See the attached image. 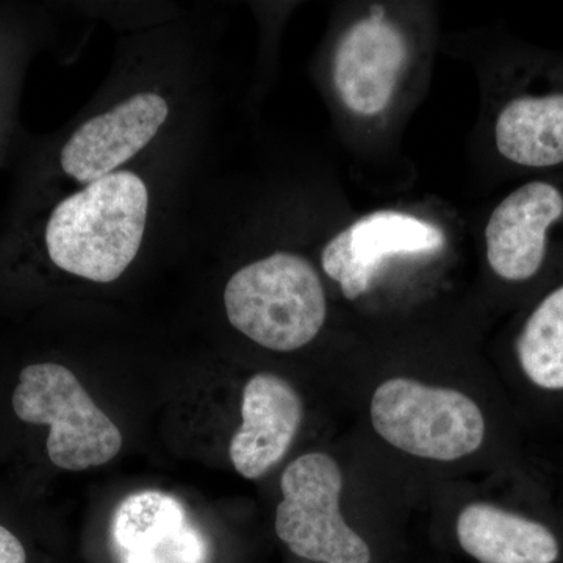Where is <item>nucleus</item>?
I'll list each match as a JSON object with an SVG mask.
<instances>
[{
	"mask_svg": "<svg viewBox=\"0 0 563 563\" xmlns=\"http://www.w3.org/2000/svg\"><path fill=\"white\" fill-rule=\"evenodd\" d=\"M146 181L117 172L51 203L43 217L9 232L7 250H38L57 272L111 284L135 262L150 217Z\"/></svg>",
	"mask_w": 563,
	"mask_h": 563,
	"instance_id": "obj_1",
	"label": "nucleus"
},
{
	"mask_svg": "<svg viewBox=\"0 0 563 563\" xmlns=\"http://www.w3.org/2000/svg\"><path fill=\"white\" fill-rule=\"evenodd\" d=\"M224 309L233 328L258 346L292 352L317 339L328 299L312 263L296 252L276 251L232 274Z\"/></svg>",
	"mask_w": 563,
	"mask_h": 563,
	"instance_id": "obj_2",
	"label": "nucleus"
},
{
	"mask_svg": "<svg viewBox=\"0 0 563 563\" xmlns=\"http://www.w3.org/2000/svg\"><path fill=\"white\" fill-rule=\"evenodd\" d=\"M11 404L21 421L49 428L47 455L57 468L85 472L120 454V428L60 363L38 362L22 368Z\"/></svg>",
	"mask_w": 563,
	"mask_h": 563,
	"instance_id": "obj_3",
	"label": "nucleus"
},
{
	"mask_svg": "<svg viewBox=\"0 0 563 563\" xmlns=\"http://www.w3.org/2000/svg\"><path fill=\"white\" fill-rule=\"evenodd\" d=\"M372 422L396 450L429 461H459L485 439L484 413L472 398L407 377L385 380L374 391Z\"/></svg>",
	"mask_w": 563,
	"mask_h": 563,
	"instance_id": "obj_4",
	"label": "nucleus"
},
{
	"mask_svg": "<svg viewBox=\"0 0 563 563\" xmlns=\"http://www.w3.org/2000/svg\"><path fill=\"white\" fill-rule=\"evenodd\" d=\"M276 533L288 550L320 563H369L368 543L352 531L340 510L343 474L331 455L303 454L280 477Z\"/></svg>",
	"mask_w": 563,
	"mask_h": 563,
	"instance_id": "obj_5",
	"label": "nucleus"
},
{
	"mask_svg": "<svg viewBox=\"0 0 563 563\" xmlns=\"http://www.w3.org/2000/svg\"><path fill=\"white\" fill-rule=\"evenodd\" d=\"M172 107L161 92L141 91L114 103L70 132L52 155V168L81 187L121 172L150 146Z\"/></svg>",
	"mask_w": 563,
	"mask_h": 563,
	"instance_id": "obj_6",
	"label": "nucleus"
},
{
	"mask_svg": "<svg viewBox=\"0 0 563 563\" xmlns=\"http://www.w3.org/2000/svg\"><path fill=\"white\" fill-rule=\"evenodd\" d=\"M443 229L399 210H377L335 233L321 251V268L350 301L372 288L385 262L442 250Z\"/></svg>",
	"mask_w": 563,
	"mask_h": 563,
	"instance_id": "obj_7",
	"label": "nucleus"
},
{
	"mask_svg": "<svg viewBox=\"0 0 563 563\" xmlns=\"http://www.w3.org/2000/svg\"><path fill=\"white\" fill-rule=\"evenodd\" d=\"M407 60L406 35L383 9H373L336 44L332 81L340 102L355 117H379L395 98Z\"/></svg>",
	"mask_w": 563,
	"mask_h": 563,
	"instance_id": "obj_8",
	"label": "nucleus"
},
{
	"mask_svg": "<svg viewBox=\"0 0 563 563\" xmlns=\"http://www.w3.org/2000/svg\"><path fill=\"white\" fill-rule=\"evenodd\" d=\"M302 401L288 380L258 373L244 385L242 426L233 433L229 457L235 472L258 479L287 455L301 428Z\"/></svg>",
	"mask_w": 563,
	"mask_h": 563,
	"instance_id": "obj_9",
	"label": "nucleus"
},
{
	"mask_svg": "<svg viewBox=\"0 0 563 563\" xmlns=\"http://www.w3.org/2000/svg\"><path fill=\"white\" fill-rule=\"evenodd\" d=\"M457 539L462 550L481 563H554L561 554L547 526L490 503L462 510Z\"/></svg>",
	"mask_w": 563,
	"mask_h": 563,
	"instance_id": "obj_10",
	"label": "nucleus"
},
{
	"mask_svg": "<svg viewBox=\"0 0 563 563\" xmlns=\"http://www.w3.org/2000/svg\"><path fill=\"white\" fill-rule=\"evenodd\" d=\"M32 32L27 18L11 9H0V157L13 122L18 81L31 49Z\"/></svg>",
	"mask_w": 563,
	"mask_h": 563,
	"instance_id": "obj_11",
	"label": "nucleus"
},
{
	"mask_svg": "<svg viewBox=\"0 0 563 563\" xmlns=\"http://www.w3.org/2000/svg\"><path fill=\"white\" fill-rule=\"evenodd\" d=\"M0 563H27L24 544L2 525H0Z\"/></svg>",
	"mask_w": 563,
	"mask_h": 563,
	"instance_id": "obj_12",
	"label": "nucleus"
}]
</instances>
